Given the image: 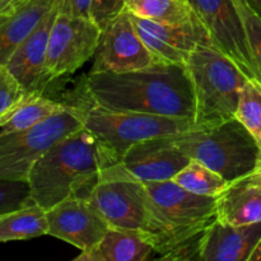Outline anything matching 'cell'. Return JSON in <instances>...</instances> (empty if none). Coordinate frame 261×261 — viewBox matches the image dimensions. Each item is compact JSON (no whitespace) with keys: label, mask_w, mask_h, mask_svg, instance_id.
<instances>
[{"label":"cell","mask_w":261,"mask_h":261,"mask_svg":"<svg viewBox=\"0 0 261 261\" xmlns=\"http://www.w3.org/2000/svg\"><path fill=\"white\" fill-rule=\"evenodd\" d=\"M86 88L91 101L105 109L195 120V92L185 65L154 63L124 73L89 71Z\"/></svg>","instance_id":"cell-1"},{"label":"cell","mask_w":261,"mask_h":261,"mask_svg":"<svg viewBox=\"0 0 261 261\" xmlns=\"http://www.w3.org/2000/svg\"><path fill=\"white\" fill-rule=\"evenodd\" d=\"M120 162L82 126L54 144L32 167L28 177L33 203L50 209L69 196L87 198L99 172Z\"/></svg>","instance_id":"cell-2"},{"label":"cell","mask_w":261,"mask_h":261,"mask_svg":"<svg viewBox=\"0 0 261 261\" xmlns=\"http://www.w3.org/2000/svg\"><path fill=\"white\" fill-rule=\"evenodd\" d=\"M152 200L147 240L160 259L200 239L204 229L216 221L217 196L198 195L173 180L144 181Z\"/></svg>","instance_id":"cell-3"},{"label":"cell","mask_w":261,"mask_h":261,"mask_svg":"<svg viewBox=\"0 0 261 261\" xmlns=\"http://www.w3.org/2000/svg\"><path fill=\"white\" fill-rule=\"evenodd\" d=\"M194 92L195 125L208 127L234 119L246 78L241 69L212 43H200L186 64Z\"/></svg>","instance_id":"cell-4"},{"label":"cell","mask_w":261,"mask_h":261,"mask_svg":"<svg viewBox=\"0 0 261 261\" xmlns=\"http://www.w3.org/2000/svg\"><path fill=\"white\" fill-rule=\"evenodd\" d=\"M171 138L190 160L203 163L228 182L252 172L261 154L256 140L236 117Z\"/></svg>","instance_id":"cell-5"},{"label":"cell","mask_w":261,"mask_h":261,"mask_svg":"<svg viewBox=\"0 0 261 261\" xmlns=\"http://www.w3.org/2000/svg\"><path fill=\"white\" fill-rule=\"evenodd\" d=\"M83 126L92 133L115 158L122 155L135 143L180 134L198 127L190 119L105 109L94 102L76 105Z\"/></svg>","instance_id":"cell-6"},{"label":"cell","mask_w":261,"mask_h":261,"mask_svg":"<svg viewBox=\"0 0 261 261\" xmlns=\"http://www.w3.org/2000/svg\"><path fill=\"white\" fill-rule=\"evenodd\" d=\"M86 199L101 212L111 227L138 231L147 239L152 200L144 181L135 177L121 162L107 166L99 172Z\"/></svg>","instance_id":"cell-7"},{"label":"cell","mask_w":261,"mask_h":261,"mask_svg":"<svg viewBox=\"0 0 261 261\" xmlns=\"http://www.w3.org/2000/svg\"><path fill=\"white\" fill-rule=\"evenodd\" d=\"M83 126L76 105L27 130L0 133V180L28 181L35 163L66 135Z\"/></svg>","instance_id":"cell-8"},{"label":"cell","mask_w":261,"mask_h":261,"mask_svg":"<svg viewBox=\"0 0 261 261\" xmlns=\"http://www.w3.org/2000/svg\"><path fill=\"white\" fill-rule=\"evenodd\" d=\"M216 48L228 56L249 81L261 86L244 22L233 0H188Z\"/></svg>","instance_id":"cell-9"},{"label":"cell","mask_w":261,"mask_h":261,"mask_svg":"<svg viewBox=\"0 0 261 261\" xmlns=\"http://www.w3.org/2000/svg\"><path fill=\"white\" fill-rule=\"evenodd\" d=\"M101 28L89 18L58 13L51 28L45 71L47 81L75 73L96 54Z\"/></svg>","instance_id":"cell-10"},{"label":"cell","mask_w":261,"mask_h":261,"mask_svg":"<svg viewBox=\"0 0 261 261\" xmlns=\"http://www.w3.org/2000/svg\"><path fill=\"white\" fill-rule=\"evenodd\" d=\"M91 71L139 70L155 63L152 54L138 35L126 9L101 31Z\"/></svg>","instance_id":"cell-11"},{"label":"cell","mask_w":261,"mask_h":261,"mask_svg":"<svg viewBox=\"0 0 261 261\" xmlns=\"http://www.w3.org/2000/svg\"><path fill=\"white\" fill-rule=\"evenodd\" d=\"M50 236L60 239L82 252L91 251L109 231L101 212L82 196H69L46 211Z\"/></svg>","instance_id":"cell-12"},{"label":"cell","mask_w":261,"mask_h":261,"mask_svg":"<svg viewBox=\"0 0 261 261\" xmlns=\"http://www.w3.org/2000/svg\"><path fill=\"white\" fill-rule=\"evenodd\" d=\"M130 18L155 63L186 66L191 54L200 43H212L203 24L171 25L145 19L133 13H130Z\"/></svg>","instance_id":"cell-13"},{"label":"cell","mask_w":261,"mask_h":261,"mask_svg":"<svg viewBox=\"0 0 261 261\" xmlns=\"http://www.w3.org/2000/svg\"><path fill=\"white\" fill-rule=\"evenodd\" d=\"M171 137L135 143L122 155L121 163L142 181L172 180L191 160L173 144Z\"/></svg>","instance_id":"cell-14"},{"label":"cell","mask_w":261,"mask_h":261,"mask_svg":"<svg viewBox=\"0 0 261 261\" xmlns=\"http://www.w3.org/2000/svg\"><path fill=\"white\" fill-rule=\"evenodd\" d=\"M59 13L58 3L45 15L37 27L18 45L5 66L17 78L27 92H45L50 82L46 78L45 64L47 45L55 18Z\"/></svg>","instance_id":"cell-15"},{"label":"cell","mask_w":261,"mask_h":261,"mask_svg":"<svg viewBox=\"0 0 261 261\" xmlns=\"http://www.w3.org/2000/svg\"><path fill=\"white\" fill-rule=\"evenodd\" d=\"M261 240V222L231 226L214 221L199 239V260L249 261Z\"/></svg>","instance_id":"cell-16"},{"label":"cell","mask_w":261,"mask_h":261,"mask_svg":"<svg viewBox=\"0 0 261 261\" xmlns=\"http://www.w3.org/2000/svg\"><path fill=\"white\" fill-rule=\"evenodd\" d=\"M58 0H9L0 10V65L35 30Z\"/></svg>","instance_id":"cell-17"},{"label":"cell","mask_w":261,"mask_h":261,"mask_svg":"<svg viewBox=\"0 0 261 261\" xmlns=\"http://www.w3.org/2000/svg\"><path fill=\"white\" fill-rule=\"evenodd\" d=\"M216 219L231 226L261 222V189L250 173L229 182L217 196Z\"/></svg>","instance_id":"cell-18"},{"label":"cell","mask_w":261,"mask_h":261,"mask_svg":"<svg viewBox=\"0 0 261 261\" xmlns=\"http://www.w3.org/2000/svg\"><path fill=\"white\" fill-rule=\"evenodd\" d=\"M154 252L152 244L138 231L110 227L91 251L81 252L75 261H145Z\"/></svg>","instance_id":"cell-19"},{"label":"cell","mask_w":261,"mask_h":261,"mask_svg":"<svg viewBox=\"0 0 261 261\" xmlns=\"http://www.w3.org/2000/svg\"><path fill=\"white\" fill-rule=\"evenodd\" d=\"M69 106L48 98L42 92H27L12 109L0 116V133L27 130Z\"/></svg>","instance_id":"cell-20"},{"label":"cell","mask_w":261,"mask_h":261,"mask_svg":"<svg viewBox=\"0 0 261 261\" xmlns=\"http://www.w3.org/2000/svg\"><path fill=\"white\" fill-rule=\"evenodd\" d=\"M47 233L46 209L36 203L0 216V244L35 239Z\"/></svg>","instance_id":"cell-21"},{"label":"cell","mask_w":261,"mask_h":261,"mask_svg":"<svg viewBox=\"0 0 261 261\" xmlns=\"http://www.w3.org/2000/svg\"><path fill=\"white\" fill-rule=\"evenodd\" d=\"M125 9L138 17L165 24H201L188 0H125Z\"/></svg>","instance_id":"cell-22"},{"label":"cell","mask_w":261,"mask_h":261,"mask_svg":"<svg viewBox=\"0 0 261 261\" xmlns=\"http://www.w3.org/2000/svg\"><path fill=\"white\" fill-rule=\"evenodd\" d=\"M172 180L188 191L205 196H218L229 185L219 173L195 160H191Z\"/></svg>","instance_id":"cell-23"},{"label":"cell","mask_w":261,"mask_h":261,"mask_svg":"<svg viewBox=\"0 0 261 261\" xmlns=\"http://www.w3.org/2000/svg\"><path fill=\"white\" fill-rule=\"evenodd\" d=\"M236 117L256 140L261 150V86L247 81L241 91Z\"/></svg>","instance_id":"cell-24"},{"label":"cell","mask_w":261,"mask_h":261,"mask_svg":"<svg viewBox=\"0 0 261 261\" xmlns=\"http://www.w3.org/2000/svg\"><path fill=\"white\" fill-rule=\"evenodd\" d=\"M28 181L0 180V216L32 204Z\"/></svg>","instance_id":"cell-25"},{"label":"cell","mask_w":261,"mask_h":261,"mask_svg":"<svg viewBox=\"0 0 261 261\" xmlns=\"http://www.w3.org/2000/svg\"><path fill=\"white\" fill-rule=\"evenodd\" d=\"M244 22L252 55L261 71V18L250 8L246 0H233Z\"/></svg>","instance_id":"cell-26"},{"label":"cell","mask_w":261,"mask_h":261,"mask_svg":"<svg viewBox=\"0 0 261 261\" xmlns=\"http://www.w3.org/2000/svg\"><path fill=\"white\" fill-rule=\"evenodd\" d=\"M27 93L5 65H0V116Z\"/></svg>","instance_id":"cell-27"},{"label":"cell","mask_w":261,"mask_h":261,"mask_svg":"<svg viewBox=\"0 0 261 261\" xmlns=\"http://www.w3.org/2000/svg\"><path fill=\"white\" fill-rule=\"evenodd\" d=\"M125 9V0H92L91 19L103 30Z\"/></svg>","instance_id":"cell-28"},{"label":"cell","mask_w":261,"mask_h":261,"mask_svg":"<svg viewBox=\"0 0 261 261\" xmlns=\"http://www.w3.org/2000/svg\"><path fill=\"white\" fill-rule=\"evenodd\" d=\"M92 0H58L59 13L91 19Z\"/></svg>","instance_id":"cell-29"},{"label":"cell","mask_w":261,"mask_h":261,"mask_svg":"<svg viewBox=\"0 0 261 261\" xmlns=\"http://www.w3.org/2000/svg\"><path fill=\"white\" fill-rule=\"evenodd\" d=\"M250 176H251V178L254 180V182L261 189V154L256 166H255V168L252 170V172H250Z\"/></svg>","instance_id":"cell-30"},{"label":"cell","mask_w":261,"mask_h":261,"mask_svg":"<svg viewBox=\"0 0 261 261\" xmlns=\"http://www.w3.org/2000/svg\"><path fill=\"white\" fill-rule=\"evenodd\" d=\"M252 10L261 18V0H246Z\"/></svg>","instance_id":"cell-31"},{"label":"cell","mask_w":261,"mask_h":261,"mask_svg":"<svg viewBox=\"0 0 261 261\" xmlns=\"http://www.w3.org/2000/svg\"><path fill=\"white\" fill-rule=\"evenodd\" d=\"M249 261H261V240L259 241V244L256 245L254 251H252Z\"/></svg>","instance_id":"cell-32"},{"label":"cell","mask_w":261,"mask_h":261,"mask_svg":"<svg viewBox=\"0 0 261 261\" xmlns=\"http://www.w3.org/2000/svg\"><path fill=\"white\" fill-rule=\"evenodd\" d=\"M8 2H9V0H0V10H2L5 5H7Z\"/></svg>","instance_id":"cell-33"}]
</instances>
